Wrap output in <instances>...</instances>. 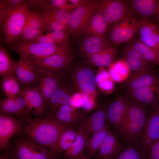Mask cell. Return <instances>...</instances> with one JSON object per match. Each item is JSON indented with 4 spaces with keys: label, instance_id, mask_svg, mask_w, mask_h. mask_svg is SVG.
<instances>
[{
    "label": "cell",
    "instance_id": "33",
    "mask_svg": "<svg viewBox=\"0 0 159 159\" xmlns=\"http://www.w3.org/2000/svg\"><path fill=\"white\" fill-rule=\"evenodd\" d=\"M77 131L72 127H67L61 134L55 147L52 151L60 156L72 145L75 141Z\"/></svg>",
    "mask_w": 159,
    "mask_h": 159
},
{
    "label": "cell",
    "instance_id": "49",
    "mask_svg": "<svg viewBox=\"0 0 159 159\" xmlns=\"http://www.w3.org/2000/svg\"><path fill=\"white\" fill-rule=\"evenodd\" d=\"M82 98L81 94L76 93L71 97V105L75 108L81 106Z\"/></svg>",
    "mask_w": 159,
    "mask_h": 159
},
{
    "label": "cell",
    "instance_id": "41",
    "mask_svg": "<svg viewBox=\"0 0 159 159\" xmlns=\"http://www.w3.org/2000/svg\"><path fill=\"white\" fill-rule=\"evenodd\" d=\"M75 8L67 0H44L42 11L48 9H57L68 11L71 10Z\"/></svg>",
    "mask_w": 159,
    "mask_h": 159
},
{
    "label": "cell",
    "instance_id": "52",
    "mask_svg": "<svg viewBox=\"0 0 159 159\" xmlns=\"http://www.w3.org/2000/svg\"><path fill=\"white\" fill-rule=\"evenodd\" d=\"M80 159H92L91 158L88 157L84 153Z\"/></svg>",
    "mask_w": 159,
    "mask_h": 159
},
{
    "label": "cell",
    "instance_id": "8",
    "mask_svg": "<svg viewBox=\"0 0 159 159\" xmlns=\"http://www.w3.org/2000/svg\"><path fill=\"white\" fill-rule=\"evenodd\" d=\"M143 21L133 16L113 25L109 33L110 42L117 45L133 39Z\"/></svg>",
    "mask_w": 159,
    "mask_h": 159
},
{
    "label": "cell",
    "instance_id": "44",
    "mask_svg": "<svg viewBox=\"0 0 159 159\" xmlns=\"http://www.w3.org/2000/svg\"><path fill=\"white\" fill-rule=\"evenodd\" d=\"M24 0H0V12H6L17 8L25 4Z\"/></svg>",
    "mask_w": 159,
    "mask_h": 159
},
{
    "label": "cell",
    "instance_id": "45",
    "mask_svg": "<svg viewBox=\"0 0 159 159\" xmlns=\"http://www.w3.org/2000/svg\"><path fill=\"white\" fill-rule=\"evenodd\" d=\"M82 98L81 106L85 111H89L94 108L96 103L95 97L86 93H81Z\"/></svg>",
    "mask_w": 159,
    "mask_h": 159
},
{
    "label": "cell",
    "instance_id": "18",
    "mask_svg": "<svg viewBox=\"0 0 159 159\" xmlns=\"http://www.w3.org/2000/svg\"><path fill=\"white\" fill-rule=\"evenodd\" d=\"M145 67L135 71L125 80V86L137 90L148 87L159 81V77L150 69Z\"/></svg>",
    "mask_w": 159,
    "mask_h": 159
},
{
    "label": "cell",
    "instance_id": "5",
    "mask_svg": "<svg viewBox=\"0 0 159 159\" xmlns=\"http://www.w3.org/2000/svg\"><path fill=\"white\" fill-rule=\"evenodd\" d=\"M14 44L12 47L13 51L20 56L29 58H42L57 54H72L70 49L57 45L24 42Z\"/></svg>",
    "mask_w": 159,
    "mask_h": 159
},
{
    "label": "cell",
    "instance_id": "26",
    "mask_svg": "<svg viewBox=\"0 0 159 159\" xmlns=\"http://www.w3.org/2000/svg\"><path fill=\"white\" fill-rule=\"evenodd\" d=\"M71 97L69 89L66 86L61 84L49 101L47 114L53 116L55 112L62 106L71 105Z\"/></svg>",
    "mask_w": 159,
    "mask_h": 159
},
{
    "label": "cell",
    "instance_id": "2",
    "mask_svg": "<svg viewBox=\"0 0 159 159\" xmlns=\"http://www.w3.org/2000/svg\"><path fill=\"white\" fill-rule=\"evenodd\" d=\"M26 2L6 12H0V25L8 44H14L21 37L29 11Z\"/></svg>",
    "mask_w": 159,
    "mask_h": 159
},
{
    "label": "cell",
    "instance_id": "53",
    "mask_svg": "<svg viewBox=\"0 0 159 159\" xmlns=\"http://www.w3.org/2000/svg\"><path fill=\"white\" fill-rule=\"evenodd\" d=\"M156 19L157 22H158V23L159 24V14L156 17Z\"/></svg>",
    "mask_w": 159,
    "mask_h": 159
},
{
    "label": "cell",
    "instance_id": "23",
    "mask_svg": "<svg viewBox=\"0 0 159 159\" xmlns=\"http://www.w3.org/2000/svg\"><path fill=\"white\" fill-rule=\"evenodd\" d=\"M130 95L136 101L153 108L159 103V81L148 87L137 90L128 89Z\"/></svg>",
    "mask_w": 159,
    "mask_h": 159
},
{
    "label": "cell",
    "instance_id": "16",
    "mask_svg": "<svg viewBox=\"0 0 159 159\" xmlns=\"http://www.w3.org/2000/svg\"><path fill=\"white\" fill-rule=\"evenodd\" d=\"M133 16L140 20L156 19L159 14V0H130Z\"/></svg>",
    "mask_w": 159,
    "mask_h": 159
},
{
    "label": "cell",
    "instance_id": "50",
    "mask_svg": "<svg viewBox=\"0 0 159 159\" xmlns=\"http://www.w3.org/2000/svg\"><path fill=\"white\" fill-rule=\"evenodd\" d=\"M89 0H69V1L75 7V8L83 5L87 3Z\"/></svg>",
    "mask_w": 159,
    "mask_h": 159
},
{
    "label": "cell",
    "instance_id": "11",
    "mask_svg": "<svg viewBox=\"0 0 159 159\" xmlns=\"http://www.w3.org/2000/svg\"><path fill=\"white\" fill-rule=\"evenodd\" d=\"M19 95L24 98L29 111L35 118H40L46 115L47 107L37 86L23 87Z\"/></svg>",
    "mask_w": 159,
    "mask_h": 159
},
{
    "label": "cell",
    "instance_id": "51",
    "mask_svg": "<svg viewBox=\"0 0 159 159\" xmlns=\"http://www.w3.org/2000/svg\"><path fill=\"white\" fill-rule=\"evenodd\" d=\"M0 159H11L9 147L6 149L4 153L0 156Z\"/></svg>",
    "mask_w": 159,
    "mask_h": 159
},
{
    "label": "cell",
    "instance_id": "17",
    "mask_svg": "<svg viewBox=\"0 0 159 159\" xmlns=\"http://www.w3.org/2000/svg\"><path fill=\"white\" fill-rule=\"evenodd\" d=\"M129 104L127 98L120 97L111 103L107 110V120L115 133L119 132Z\"/></svg>",
    "mask_w": 159,
    "mask_h": 159
},
{
    "label": "cell",
    "instance_id": "9",
    "mask_svg": "<svg viewBox=\"0 0 159 159\" xmlns=\"http://www.w3.org/2000/svg\"><path fill=\"white\" fill-rule=\"evenodd\" d=\"M140 138L141 150L147 155L151 145L159 139V113L156 106L147 117Z\"/></svg>",
    "mask_w": 159,
    "mask_h": 159
},
{
    "label": "cell",
    "instance_id": "32",
    "mask_svg": "<svg viewBox=\"0 0 159 159\" xmlns=\"http://www.w3.org/2000/svg\"><path fill=\"white\" fill-rule=\"evenodd\" d=\"M130 44L150 63L159 66V51L142 42L137 37L134 38Z\"/></svg>",
    "mask_w": 159,
    "mask_h": 159
},
{
    "label": "cell",
    "instance_id": "21",
    "mask_svg": "<svg viewBox=\"0 0 159 159\" xmlns=\"http://www.w3.org/2000/svg\"><path fill=\"white\" fill-rule=\"evenodd\" d=\"M143 43L159 51V25L152 20H143L137 33Z\"/></svg>",
    "mask_w": 159,
    "mask_h": 159
},
{
    "label": "cell",
    "instance_id": "30",
    "mask_svg": "<svg viewBox=\"0 0 159 159\" xmlns=\"http://www.w3.org/2000/svg\"><path fill=\"white\" fill-rule=\"evenodd\" d=\"M89 137L81 131H77L75 141L63 154L64 159H80L84 153V148Z\"/></svg>",
    "mask_w": 159,
    "mask_h": 159
},
{
    "label": "cell",
    "instance_id": "14",
    "mask_svg": "<svg viewBox=\"0 0 159 159\" xmlns=\"http://www.w3.org/2000/svg\"><path fill=\"white\" fill-rule=\"evenodd\" d=\"M38 68L39 78L37 86L39 90L47 108L52 95L61 84L63 74Z\"/></svg>",
    "mask_w": 159,
    "mask_h": 159
},
{
    "label": "cell",
    "instance_id": "28",
    "mask_svg": "<svg viewBox=\"0 0 159 159\" xmlns=\"http://www.w3.org/2000/svg\"><path fill=\"white\" fill-rule=\"evenodd\" d=\"M124 56V59L130 70L135 71L143 68H151L153 64L146 61L130 44L125 49Z\"/></svg>",
    "mask_w": 159,
    "mask_h": 159
},
{
    "label": "cell",
    "instance_id": "13",
    "mask_svg": "<svg viewBox=\"0 0 159 159\" xmlns=\"http://www.w3.org/2000/svg\"><path fill=\"white\" fill-rule=\"evenodd\" d=\"M0 112L1 113L15 116L28 123L33 119L25 99L19 95L13 97H6L1 100L0 103Z\"/></svg>",
    "mask_w": 159,
    "mask_h": 159
},
{
    "label": "cell",
    "instance_id": "35",
    "mask_svg": "<svg viewBox=\"0 0 159 159\" xmlns=\"http://www.w3.org/2000/svg\"><path fill=\"white\" fill-rule=\"evenodd\" d=\"M18 62L14 60L7 51L1 46L0 47V75L2 78L14 73Z\"/></svg>",
    "mask_w": 159,
    "mask_h": 159
},
{
    "label": "cell",
    "instance_id": "37",
    "mask_svg": "<svg viewBox=\"0 0 159 159\" xmlns=\"http://www.w3.org/2000/svg\"><path fill=\"white\" fill-rule=\"evenodd\" d=\"M95 78L96 84L101 90L107 94L112 92L114 87V81L104 67H100Z\"/></svg>",
    "mask_w": 159,
    "mask_h": 159
},
{
    "label": "cell",
    "instance_id": "25",
    "mask_svg": "<svg viewBox=\"0 0 159 159\" xmlns=\"http://www.w3.org/2000/svg\"><path fill=\"white\" fill-rule=\"evenodd\" d=\"M122 149L115 133L110 129L95 156L98 159H113Z\"/></svg>",
    "mask_w": 159,
    "mask_h": 159
},
{
    "label": "cell",
    "instance_id": "39",
    "mask_svg": "<svg viewBox=\"0 0 159 159\" xmlns=\"http://www.w3.org/2000/svg\"><path fill=\"white\" fill-rule=\"evenodd\" d=\"M53 117L67 127H72L79 124L85 117L83 114L75 115L64 112L58 110L54 112Z\"/></svg>",
    "mask_w": 159,
    "mask_h": 159
},
{
    "label": "cell",
    "instance_id": "3",
    "mask_svg": "<svg viewBox=\"0 0 159 159\" xmlns=\"http://www.w3.org/2000/svg\"><path fill=\"white\" fill-rule=\"evenodd\" d=\"M9 147L11 159H61L59 155L27 136L20 137Z\"/></svg>",
    "mask_w": 159,
    "mask_h": 159
},
{
    "label": "cell",
    "instance_id": "10",
    "mask_svg": "<svg viewBox=\"0 0 159 159\" xmlns=\"http://www.w3.org/2000/svg\"><path fill=\"white\" fill-rule=\"evenodd\" d=\"M23 120L13 115L6 113L0 114V150L2 151L9 147L10 139L15 134L22 132L25 127Z\"/></svg>",
    "mask_w": 159,
    "mask_h": 159
},
{
    "label": "cell",
    "instance_id": "48",
    "mask_svg": "<svg viewBox=\"0 0 159 159\" xmlns=\"http://www.w3.org/2000/svg\"><path fill=\"white\" fill-rule=\"evenodd\" d=\"M58 110L65 113L75 115H80L83 114L80 111L78 110L71 105H66L60 107Z\"/></svg>",
    "mask_w": 159,
    "mask_h": 159
},
{
    "label": "cell",
    "instance_id": "27",
    "mask_svg": "<svg viewBox=\"0 0 159 159\" xmlns=\"http://www.w3.org/2000/svg\"><path fill=\"white\" fill-rule=\"evenodd\" d=\"M111 43L106 38L90 36L84 37L80 44L81 52L86 56L99 52L112 47Z\"/></svg>",
    "mask_w": 159,
    "mask_h": 159
},
{
    "label": "cell",
    "instance_id": "24",
    "mask_svg": "<svg viewBox=\"0 0 159 159\" xmlns=\"http://www.w3.org/2000/svg\"><path fill=\"white\" fill-rule=\"evenodd\" d=\"M110 26L97 8L82 31L80 37L95 36L106 38Z\"/></svg>",
    "mask_w": 159,
    "mask_h": 159
},
{
    "label": "cell",
    "instance_id": "40",
    "mask_svg": "<svg viewBox=\"0 0 159 159\" xmlns=\"http://www.w3.org/2000/svg\"><path fill=\"white\" fill-rule=\"evenodd\" d=\"M69 35L68 31L66 30L50 31L46 34L53 39L59 46L70 49Z\"/></svg>",
    "mask_w": 159,
    "mask_h": 159
},
{
    "label": "cell",
    "instance_id": "19",
    "mask_svg": "<svg viewBox=\"0 0 159 159\" xmlns=\"http://www.w3.org/2000/svg\"><path fill=\"white\" fill-rule=\"evenodd\" d=\"M107 110L100 108L90 116L84 117L79 124V130L90 136L102 130L106 125Z\"/></svg>",
    "mask_w": 159,
    "mask_h": 159
},
{
    "label": "cell",
    "instance_id": "47",
    "mask_svg": "<svg viewBox=\"0 0 159 159\" xmlns=\"http://www.w3.org/2000/svg\"><path fill=\"white\" fill-rule=\"evenodd\" d=\"M149 155L150 159H159V139L151 145Z\"/></svg>",
    "mask_w": 159,
    "mask_h": 159
},
{
    "label": "cell",
    "instance_id": "54",
    "mask_svg": "<svg viewBox=\"0 0 159 159\" xmlns=\"http://www.w3.org/2000/svg\"><path fill=\"white\" fill-rule=\"evenodd\" d=\"M156 107L158 110L159 113V103L158 104V105L156 106Z\"/></svg>",
    "mask_w": 159,
    "mask_h": 159
},
{
    "label": "cell",
    "instance_id": "20",
    "mask_svg": "<svg viewBox=\"0 0 159 159\" xmlns=\"http://www.w3.org/2000/svg\"><path fill=\"white\" fill-rule=\"evenodd\" d=\"M74 82L81 93L96 97V82L93 72L87 67H81L76 72Z\"/></svg>",
    "mask_w": 159,
    "mask_h": 159
},
{
    "label": "cell",
    "instance_id": "12",
    "mask_svg": "<svg viewBox=\"0 0 159 159\" xmlns=\"http://www.w3.org/2000/svg\"><path fill=\"white\" fill-rule=\"evenodd\" d=\"M14 73L23 87L37 85L39 78V68L28 57L20 56Z\"/></svg>",
    "mask_w": 159,
    "mask_h": 159
},
{
    "label": "cell",
    "instance_id": "36",
    "mask_svg": "<svg viewBox=\"0 0 159 159\" xmlns=\"http://www.w3.org/2000/svg\"><path fill=\"white\" fill-rule=\"evenodd\" d=\"M20 84L14 73L3 78L1 87L6 97H13L17 96L21 90Z\"/></svg>",
    "mask_w": 159,
    "mask_h": 159
},
{
    "label": "cell",
    "instance_id": "29",
    "mask_svg": "<svg viewBox=\"0 0 159 159\" xmlns=\"http://www.w3.org/2000/svg\"><path fill=\"white\" fill-rule=\"evenodd\" d=\"M110 129L109 126L106 124L102 130L94 133L90 137L84 148V154L90 158L95 155Z\"/></svg>",
    "mask_w": 159,
    "mask_h": 159
},
{
    "label": "cell",
    "instance_id": "43",
    "mask_svg": "<svg viewBox=\"0 0 159 159\" xmlns=\"http://www.w3.org/2000/svg\"><path fill=\"white\" fill-rule=\"evenodd\" d=\"M42 17V29L43 32L58 30H66L68 32V25L61 22L45 18L43 16Z\"/></svg>",
    "mask_w": 159,
    "mask_h": 159
},
{
    "label": "cell",
    "instance_id": "7",
    "mask_svg": "<svg viewBox=\"0 0 159 159\" xmlns=\"http://www.w3.org/2000/svg\"><path fill=\"white\" fill-rule=\"evenodd\" d=\"M97 8V1L89 0L85 4L72 11L68 23V32L74 39L80 37Z\"/></svg>",
    "mask_w": 159,
    "mask_h": 159
},
{
    "label": "cell",
    "instance_id": "34",
    "mask_svg": "<svg viewBox=\"0 0 159 159\" xmlns=\"http://www.w3.org/2000/svg\"><path fill=\"white\" fill-rule=\"evenodd\" d=\"M108 67V71L111 77L116 82L126 80L130 75V70L124 59L112 62Z\"/></svg>",
    "mask_w": 159,
    "mask_h": 159
},
{
    "label": "cell",
    "instance_id": "31",
    "mask_svg": "<svg viewBox=\"0 0 159 159\" xmlns=\"http://www.w3.org/2000/svg\"><path fill=\"white\" fill-rule=\"evenodd\" d=\"M117 54L116 48L110 47L87 56L93 64L100 67H108L112 63Z\"/></svg>",
    "mask_w": 159,
    "mask_h": 159
},
{
    "label": "cell",
    "instance_id": "4",
    "mask_svg": "<svg viewBox=\"0 0 159 159\" xmlns=\"http://www.w3.org/2000/svg\"><path fill=\"white\" fill-rule=\"evenodd\" d=\"M147 117L143 106L138 103H129L119 132L127 141L140 138Z\"/></svg>",
    "mask_w": 159,
    "mask_h": 159
},
{
    "label": "cell",
    "instance_id": "15",
    "mask_svg": "<svg viewBox=\"0 0 159 159\" xmlns=\"http://www.w3.org/2000/svg\"><path fill=\"white\" fill-rule=\"evenodd\" d=\"M72 58V54H57L42 58H29L38 68L63 74Z\"/></svg>",
    "mask_w": 159,
    "mask_h": 159
},
{
    "label": "cell",
    "instance_id": "1",
    "mask_svg": "<svg viewBox=\"0 0 159 159\" xmlns=\"http://www.w3.org/2000/svg\"><path fill=\"white\" fill-rule=\"evenodd\" d=\"M67 127L53 116L47 114L43 118L33 119L22 132L38 144L52 151Z\"/></svg>",
    "mask_w": 159,
    "mask_h": 159
},
{
    "label": "cell",
    "instance_id": "22",
    "mask_svg": "<svg viewBox=\"0 0 159 159\" xmlns=\"http://www.w3.org/2000/svg\"><path fill=\"white\" fill-rule=\"evenodd\" d=\"M43 17L41 14L35 11H29L20 37L26 42L43 34Z\"/></svg>",
    "mask_w": 159,
    "mask_h": 159
},
{
    "label": "cell",
    "instance_id": "42",
    "mask_svg": "<svg viewBox=\"0 0 159 159\" xmlns=\"http://www.w3.org/2000/svg\"><path fill=\"white\" fill-rule=\"evenodd\" d=\"M147 156L142 150L129 147L122 149L113 159H147Z\"/></svg>",
    "mask_w": 159,
    "mask_h": 159
},
{
    "label": "cell",
    "instance_id": "46",
    "mask_svg": "<svg viewBox=\"0 0 159 159\" xmlns=\"http://www.w3.org/2000/svg\"><path fill=\"white\" fill-rule=\"evenodd\" d=\"M26 42L31 43H41L59 46L53 39L46 35L43 34L39 35L36 37Z\"/></svg>",
    "mask_w": 159,
    "mask_h": 159
},
{
    "label": "cell",
    "instance_id": "38",
    "mask_svg": "<svg viewBox=\"0 0 159 159\" xmlns=\"http://www.w3.org/2000/svg\"><path fill=\"white\" fill-rule=\"evenodd\" d=\"M72 10L68 11L57 9H48L40 13L44 17L61 22L68 26Z\"/></svg>",
    "mask_w": 159,
    "mask_h": 159
},
{
    "label": "cell",
    "instance_id": "6",
    "mask_svg": "<svg viewBox=\"0 0 159 159\" xmlns=\"http://www.w3.org/2000/svg\"><path fill=\"white\" fill-rule=\"evenodd\" d=\"M96 1L97 9L110 26L133 16L128 0Z\"/></svg>",
    "mask_w": 159,
    "mask_h": 159
}]
</instances>
